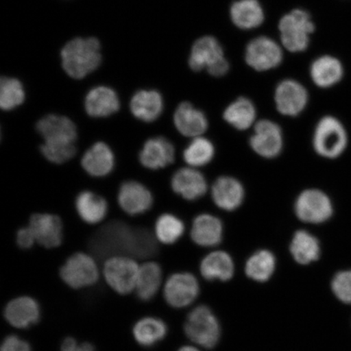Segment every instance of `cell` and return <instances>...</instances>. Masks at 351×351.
Segmentation results:
<instances>
[{"mask_svg":"<svg viewBox=\"0 0 351 351\" xmlns=\"http://www.w3.org/2000/svg\"><path fill=\"white\" fill-rule=\"evenodd\" d=\"M36 129L43 139L41 153L51 163L63 164L76 155L77 132L69 118L50 114L39 120Z\"/></svg>","mask_w":351,"mask_h":351,"instance_id":"obj_1","label":"cell"},{"mask_svg":"<svg viewBox=\"0 0 351 351\" xmlns=\"http://www.w3.org/2000/svg\"><path fill=\"white\" fill-rule=\"evenodd\" d=\"M139 229H132L125 223L112 221L97 232L90 241L92 251L99 256H134L137 254Z\"/></svg>","mask_w":351,"mask_h":351,"instance_id":"obj_2","label":"cell"},{"mask_svg":"<svg viewBox=\"0 0 351 351\" xmlns=\"http://www.w3.org/2000/svg\"><path fill=\"white\" fill-rule=\"evenodd\" d=\"M62 67L69 77L82 79L97 69L102 61L100 43L95 38H77L61 50Z\"/></svg>","mask_w":351,"mask_h":351,"instance_id":"obj_3","label":"cell"},{"mask_svg":"<svg viewBox=\"0 0 351 351\" xmlns=\"http://www.w3.org/2000/svg\"><path fill=\"white\" fill-rule=\"evenodd\" d=\"M313 150L320 157L335 160L346 151L348 135L342 123L335 117L324 116L315 125L313 139Z\"/></svg>","mask_w":351,"mask_h":351,"instance_id":"obj_4","label":"cell"},{"mask_svg":"<svg viewBox=\"0 0 351 351\" xmlns=\"http://www.w3.org/2000/svg\"><path fill=\"white\" fill-rule=\"evenodd\" d=\"M315 26L308 12L295 10L285 14L279 22L280 41L292 53L304 52L309 47L310 35Z\"/></svg>","mask_w":351,"mask_h":351,"instance_id":"obj_5","label":"cell"},{"mask_svg":"<svg viewBox=\"0 0 351 351\" xmlns=\"http://www.w3.org/2000/svg\"><path fill=\"white\" fill-rule=\"evenodd\" d=\"M184 330L188 339L206 349H212L221 339V326L208 306L195 307L188 315Z\"/></svg>","mask_w":351,"mask_h":351,"instance_id":"obj_6","label":"cell"},{"mask_svg":"<svg viewBox=\"0 0 351 351\" xmlns=\"http://www.w3.org/2000/svg\"><path fill=\"white\" fill-rule=\"evenodd\" d=\"M293 210L302 222L322 223L331 218L333 207L326 193L317 188H307L298 195Z\"/></svg>","mask_w":351,"mask_h":351,"instance_id":"obj_7","label":"cell"},{"mask_svg":"<svg viewBox=\"0 0 351 351\" xmlns=\"http://www.w3.org/2000/svg\"><path fill=\"white\" fill-rule=\"evenodd\" d=\"M249 146L258 156L274 160L284 150V133L278 123L269 119L258 120L252 128Z\"/></svg>","mask_w":351,"mask_h":351,"instance_id":"obj_8","label":"cell"},{"mask_svg":"<svg viewBox=\"0 0 351 351\" xmlns=\"http://www.w3.org/2000/svg\"><path fill=\"white\" fill-rule=\"evenodd\" d=\"M309 92L300 82L285 78L276 84L274 100L276 111L287 117H297L309 104Z\"/></svg>","mask_w":351,"mask_h":351,"instance_id":"obj_9","label":"cell"},{"mask_svg":"<svg viewBox=\"0 0 351 351\" xmlns=\"http://www.w3.org/2000/svg\"><path fill=\"white\" fill-rule=\"evenodd\" d=\"M140 266L128 256H113L105 263L104 275L109 287L120 295L135 291Z\"/></svg>","mask_w":351,"mask_h":351,"instance_id":"obj_10","label":"cell"},{"mask_svg":"<svg viewBox=\"0 0 351 351\" xmlns=\"http://www.w3.org/2000/svg\"><path fill=\"white\" fill-rule=\"evenodd\" d=\"M244 59L245 63L254 71H271L282 63V47L269 37H258L247 44Z\"/></svg>","mask_w":351,"mask_h":351,"instance_id":"obj_11","label":"cell"},{"mask_svg":"<svg viewBox=\"0 0 351 351\" xmlns=\"http://www.w3.org/2000/svg\"><path fill=\"white\" fill-rule=\"evenodd\" d=\"M60 275L69 287L80 289L97 282L99 273L93 258L86 253L77 252L66 261L61 267Z\"/></svg>","mask_w":351,"mask_h":351,"instance_id":"obj_12","label":"cell"},{"mask_svg":"<svg viewBox=\"0 0 351 351\" xmlns=\"http://www.w3.org/2000/svg\"><path fill=\"white\" fill-rule=\"evenodd\" d=\"M199 293V285L194 275L189 273L174 274L167 280L164 296L168 304L174 308L191 305Z\"/></svg>","mask_w":351,"mask_h":351,"instance_id":"obj_13","label":"cell"},{"mask_svg":"<svg viewBox=\"0 0 351 351\" xmlns=\"http://www.w3.org/2000/svg\"><path fill=\"white\" fill-rule=\"evenodd\" d=\"M210 194L215 205L226 212H234L244 203L243 184L232 176L223 175L210 186Z\"/></svg>","mask_w":351,"mask_h":351,"instance_id":"obj_14","label":"cell"},{"mask_svg":"<svg viewBox=\"0 0 351 351\" xmlns=\"http://www.w3.org/2000/svg\"><path fill=\"white\" fill-rule=\"evenodd\" d=\"M175 194L187 201H196L210 191L208 180L199 169L186 166L176 171L171 179Z\"/></svg>","mask_w":351,"mask_h":351,"instance_id":"obj_15","label":"cell"},{"mask_svg":"<svg viewBox=\"0 0 351 351\" xmlns=\"http://www.w3.org/2000/svg\"><path fill=\"white\" fill-rule=\"evenodd\" d=\"M173 124L180 134L191 139L204 136L209 128L207 115L190 102H182L176 108Z\"/></svg>","mask_w":351,"mask_h":351,"instance_id":"obj_16","label":"cell"},{"mask_svg":"<svg viewBox=\"0 0 351 351\" xmlns=\"http://www.w3.org/2000/svg\"><path fill=\"white\" fill-rule=\"evenodd\" d=\"M29 227L36 243L43 247L56 248L62 243L63 223L56 215L34 214L30 217Z\"/></svg>","mask_w":351,"mask_h":351,"instance_id":"obj_17","label":"cell"},{"mask_svg":"<svg viewBox=\"0 0 351 351\" xmlns=\"http://www.w3.org/2000/svg\"><path fill=\"white\" fill-rule=\"evenodd\" d=\"M223 58H226L225 51L217 39L204 36L193 44L188 60L189 67L194 72L207 71Z\"/></svg>","mask_w":351,"mask_h":351,"instance_id":"obj_18","label":"cell"},{"mask_svg":"<svg viewBox=\"0 0 351 351\" xmlns=\"http://www.w3.org/2000/svg\"><path fill=\"white\" fill-rule=\"evenodd\" d=\"M3 315L12 327L28 328L37 324L40 319V306L34 298L21 296L8 302Z\"/></svg>","mask_w":351,"mask_h":351,"instance_id":"obj_19","label":"cell"},{"mask_svg":"<svg viewBox=\"0 0 351 351\" xmlns=\"http://www.w3.org/2000/svg\"><path fill=\"white\" fill-rule=\"evenodd\" d=\"M118 203L125 213L131 216L147 213L153 204L152 193L137 182L123 183L118 193Z\"/></svg>","mask_w":351,"mask_h":351,"instance_id":"obj_20","label":"cell"},{"mask_svg":"<svg viewBox=\"0 0 351 351\" xmlns=\"http://www.w3.org/2000/svg\"><path fill=\"white\" fill-rule=\"evenodd\" d=\"M173 144L164 137L148 139L139 153V160L147 169L157 170L166 168L175 160Z\"/></svg>","mask_w":351,"mask_h":351,"instance_id":"obj_21","label":"cell"},{"mask_svg":"<svg viewBox=\"0 0 351 351\" xmlns=\"http://www.w3.org/2000/svg\"><path fill=\"white\" fill-rule=\"evenodd\" d=\"M223 120L236 130L252 129L257 122V109L251 99L240 96L223 109Z\"/></svg>","mask_w":351,"mask_h":351,"instance_id":"obj_22","label":"cell"},{"mask_svg":"<svg viewBox=\"0 0 351 351\" xmlns=\"http://www.w3.org/2000/svg\"><path fill=\"white\" fill-rule=\"evenodd\" d=\"M311 82L320 89H328L339 83L344 75L343 66L332 56H322L311 63L309 69Z\"/></svg>","mask_w":351,"mask_h":351,"instance_id":"obj_23","label":"cell"},{"mask_svg":"<svg viewBox=\"0 0 351 351\" xmlns=\"http://www.w3.org/2000/svg\"><path fill=\"white\" fill-rule=\"evenodd\" d=\"M223 227L221 219L209 213H202L192 223L191 239L200 247H210L221 243Z\"/></svg>","mask_w":351,"mask_h":351,"instance_id":"obj_24","label":"cell"},{"mask_svg":"<svg viewBox=\"0 0 351 351\" xmlns=\"http://www.w3.org/2000/svg\"><path fill=\"white\" fill-rule=\"evenodd\" d=\"M120 100L115 91L108 86H97L88 92L85 108L92 117H107L118 112Z\"/></svg>","mask_w":351,"mask_h":351,"instance_id":"obj_25","label":"cell"},{"mask_svg":"<svg viewBox=\"0 0 351 351\" xmlns=\"http://www.w3.org/2000/svg\"><path fill=\"white\" fill-rule=\"evenodd\" d=\"M133 115L144 122L155 121L164 110V99L155 90H142L136 92L130 101Z\"/></svg>","mask_w":351,"mask_h":351,"instance_id":"obj_26","label":"cell"},{"mask_svg":"<svg viewBox=\"0 0 351 351\" xmlns=\"http://www.w3.org/2000/svg\"><path fill=\"white\" fill-rule=\"evenodd\" d=\"M115 160L113 153L104 143H96L83 156L82 166L93 177H104L112 172Z\"/></svg>","mask_w":351,"mask_h":351,"instance_id":"obj_27","label":"cell"},{"mask_svg":"<svg viewBox=\"0 0 351 351\" xmlns=\"http://www.w3.org/2000/svg\"><path fill=\"white\" fill-rule=\"evenodd\" d=\"M230 17L237 27L249 30L263 24L265 12L258 0H238L232 4Z\"/></svg>","mask_w":351,"mask_h":351,"instance_id":"obj_28","label":"cell"},{"mask_svg":"<svg viewBox=\"0 0 351 351\" xmlns=\"http://www.w3.org/2000/svg\"><path fill=\"white\" fill-rule=\"evenodd\" d=\"M200 271L204 278L208 280L227 282L234 274V263L227 252H214L201 261Z\"/></svg>","mask_w":351,"mask_h":351,"instance_id":"obj_29","label":"cell"},{"mask_svg":"<svg viewBox=\"0 0 351 351\" xmlns=\"http://www.w3.org/2000/svg\"><path fill=\"white\" fill-rule=\"evenodd\" d=\"M75 207L79 217L90 225L102 221L108 213L106 200L90 191H83L77 195Z\"/></svg>","mask_w":351,"mask_h":351,"instance_id":"obj_30","label":"cell"},{"mask_svg":"<svg viewBox=\"0 0 351 351\" xmlns=\"http://www.w3.org/2000/svg\"><path fill=\"white\" fill-rule=\"evenodd\" d=\"M289 250L295 261L302 265L317 261L320 256L319 240L306 230L295 232Z\"/></svg>","mask_w":351,"mask_h":351,"instance_id":"obj_31","label":"cell"},{"mask_svg":"<svg viewBox=\"0 0 351 351\" xmlns=\"http://www.w3.org/2000/svg\"><path fill=\"white\" fill-rule=\"evenodd\" d=\"M162 269L155 262H147L140 266L135 292L140 300L147 302L156 296L162 282Z\"/></svg>","mask_w":351,"mask_h":351,"instance_id":"obj_32","label":"cell"},{"mask_svg":"<svg viewBox=\"0 0 351 351\" xmlns=\"http://www.w3.org/2000/svg\"><path fill=\"white\" fill-rule=\"evenodd\" d=\"M168 333V327L161 319L144 317L139 319L133 328L136 341L143 348H152L161 341Z\"/></svg>","mask_w":351,"mask_h":351,"instance_id":"obj_33","label":"cell"},{"mask_svg":"<svg viewBox=\"0 0 351 351\" xmlns=\"http://www.w3.org/2000/svg\"><path fill=\"white\" fill-rule=\"evenodd\" d=\"M216 156V147L205 136L191 138L183 152V160L189 167L200 169L208 165Z\"/></svg>","mask_w":351,"mask_h":351,"instance_id":"obj_34","label":"cell"},{"mask_svg":"<svg viewBox=\"0 0 351 351\" xmlns=\"http://www.w3.org/2000/svg\"><path fill=\"white\" fill-rule=\"evenodd\" d=\"M276 258L267 250H260L248 258L245 266V273L249 278L258 282H265L274 275Z\"/></svg>","mask_w":351,"mask_h":351,"instance_id":"obj_35","label":"cell"},{"mask_svg":"<svg viewBox=\"0 0 351 351\" xmlns=\"http://www.w3.org/2000/svg\"><path fill=\"white\" fill-rule=\"evenodd\" d=\"M185 225L181 219L173 214H163L157 219L155 226L156 236L160 243L171 245L182 238Z\"/></svg>","mask_w":351,"mask_h":351,"instance_id":"obj_36","label":"cell"},{"mask_svg":"<svg viewBox=\"0 0 351 351\" xmlns=\"http://www.w3.org/2000/svg\"><path fill=\"white\" fill-rule=\"evenodd\" d=\"M25 94L19 79L3 77L0 80V107L5 111L19 107L24 103Z\"/></svg>","mask_w":351,"mask_h":351,"instance_id":"obj_37","label":"cell"},{"mask_svg":"<svg viewBox=\"0 0 351 351\" xmlns=\"http://www.w3.org/2000/svg\"><path fill=\"white\" fill-rule=\"evenodd\" d=\"M332 289L339 300L351 304V271L337 274L332 279Z\"/></svg>","mask_w":351,"mask_h":351,"instance_id":"obj_38","label":"cell"},{"mask_svg":"<svg viewBox=\"0 0 351 351\" xmlns=\"http://www.w3.org/2000/svg\"><path fill=\"white\" fill-rule=\"evenodd\" d=\"M0 351H32V349L27 341L16 335H10L3 341Z\"/></svg>","mask_w":351,"mask_h":351,"instance_id":"obj_39","label":"cell"},{"mask_svg":"<svg viewBox=\"0 0 351 351\" xmlns=\"http://www.w3.org/2000/svg\"><path fill=\"white\" fill-rule=\"evenodd\" d=\"M16 243L22 249L32 248L34 243H36L33 232L29 226L21 228L17 232Z\"/></svg>","mask_w":351,"mask_h":351,"instance_id":"obj_40","label":"cell"},{"mask_svg":"<svg viewBox=\"0 0 351 351\" xmlns=\"http://www.w3.org/2000/svg\"><path fill=\"white\" fill-rule=\"evenodd\" d=\"M60 351H96L93 345L90 343L78 344L73 337L65 339L61 345Z\"/></svg>","mask_w":351,"mask_h":351,"instance_id":"obj_41","label":"cell"},{"mask_svg":"<svg viewBox=\"0 0 351 351\" xmlns=\"http://www.w3.org/2000/svg\"><path fill=\"white\" fill-rule=\"evenodd\" d=\"M230 63L229 61L226 58L219 60L216 64L213 65L207 70L209 75L213 77H222L226 76L230 71Z\"/></svg>","mask_w":351,"mask_h":351,"instance_id":"obj_42","label":"cell"},{"mask_svg":"<svg viewBox=\"0 0 351 351\" xmlns=\"http://www.w3.org/2000/svg\"><path fill=\"white\" fill-rule=\"evenodd\" d=\"M178 351H199L197 348H194V346H183V348H180Z\"/></svg>","mask_w":351,"mask_h":351,"instance_id":"obj_43","label":"cell"}]
</instances>
